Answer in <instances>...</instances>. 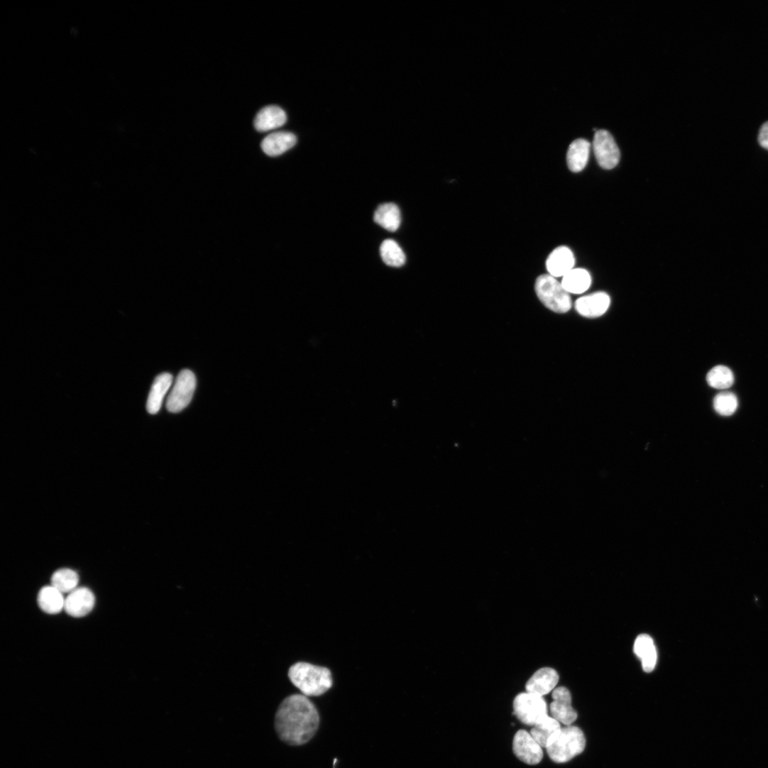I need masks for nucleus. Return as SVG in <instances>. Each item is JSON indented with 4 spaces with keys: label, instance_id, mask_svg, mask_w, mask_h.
<instances>
[{
    "label": "nucleus",
    "instance_id": "obj_1",
    "mask_svg": "<svg viewBox=\"0 0 768 768\" xmlns=\"http://www.w3.org/2000/svg\"><path fill=\"white\" fill-rule=\"evenodd\" d=\"M319 714L314 704L303 694H292L278 707L275 727L280 738L290 745L309 742L319 725Z\"/></svg>",
    "mask_w": 768,
    "mask_h": 768
},
{
    "label": "nucleus",
    "instance_id": "obj_2",
    "mask_svg": "<svg viewBox=\"0 0 768 768\" xmlns=\"http://www.w3.org/2000/svg\"><path fill=\"white\" fill-rule=\"evenodd\" d=\"M288 677L292 684L306 696H318L331 689V673L326 667L307 662H297L290 666Z\"/></svg>",
    "mask_w": 768,
    "mask_h": 768
},
{
    "label": "nucleus",
    "instance_id": "obj_3",
    "mask_svg": "<svg viewBox=\"0 0 768 768\" xmlns=\"http://www.w3.org/2000/svg\"><path fill=\"white\" fill-rule=\"evenodd\" d=\"M586 742L583 732L576 726L569 725L561 728L546 749L551 759L564 763L582 753Z\"/></svg>",
    "mask_w": 768,
    "mask_h": 768
},
{
    "label": "nucleus",
    "instance_id": "obj_4",
    "mask_svg": "<svg viewBox=\"0 0 768 768\" xmlns=\"http://www.w3.org/2000/svg\"><path fill=\"white\" fill-rule=\"evenodd\" d=\"M535 290L540 301L550 310L566 313L572 307L570 294L561 282L549 274L540 275L536 281Z\"/></svg>",
    "mask_w": 768,
    "mask_h": 768
},
{
    "label": "nucleus",
    "instance_id": "obj_5",
    "mask_svg": "<svg viewBox=\"0 0 768 768\" xmlns=\"http://www.w3.org/2000/svg\"><path fill=\"white\" fill-rule=\"evenodd\" d=\"M513 708L517 718L527 725L534 726L549 715L544 697L527 691L515 697Z\"/></svg>",
    "mask_w": 768,
    "mask_h": 768
},
{
    "label": "nucleus",
    "instance_id": "obj_6",
    "mask_svg": "<svg viewBox=\"0 0 768 768\" xmlns=\"http://www.w3.org/2000/svg\"><path fill=\"white\" fill-rule=\"evenodd\" d=\"M197 386L194 373L189 370H182L178 375L175 385L168 398V412L176 414L183 411L192 402Z\"/></svg>",
    "mask_w": 768,
    "mask_h": 768
},
{
    "label": "nucleus",
    "instance_id": "obj_7",
    "mask_svg": "<svg viewBox=\"0 0 768 768\" xmlns=\"http://www.w3.org/2000/svg\"><path fill=\"white\" fill-rule=\"evenodd\" d=\"M593 148L599 165L605 170H612L619 163L620 153L612 135L607 131L596 132Z\"/></svg>",
    "mask_w": 768,
    "mask_h": 768
},
{
    "label": "nucleus",
    "instance_id": "obj_8",
    "mask_svg": "<svg viewBox=\"0 0 768 768\" xmlns=\"http://www.w3.org/2000/svg\"><path fill=\"white\" fill-rule=\"evenodd\" d=\"M513 751L517 758L530 765L539 764L544 757L542 747L531 733L525 730H520L515 734Z\"/></svg>",
    "mask_w": 768,
    "mask_h": 768
},
{
    "label": "nucleus",
    "instance_id": "obj_9",
    "mask_svg": "<svg viewBox=\"0 0 768 768\" xmlns=\"http://www.w3.org/2000/svg\"><path fill=\"white\" fill-rule=\"evenodd\" d=\"M552 698L554 701L550 704L552 717L560 723L571 725L576 720L578 713L572 706L569 690L564 686L558 687L553 691Z\"/></svg>",
    "mask_w": 768,
    "mask_h": 768
},
{
    "label": "nucleus",
    "instance_id": "obj_10",
    "mask_svg": "<svg viewBox=\"0 0 768 768\" xmlns=\"http://www.w3.org/2000/svg\"><path fill=\"white\" fill-rule=\"evenodd\" d=\"M610 305V296L604 292H597L578 298L576 301L575 308L581 315L595 318L603 315Z\"/></svg>",
    "mask_w": 768,
    "mask_h": 768
},
{
    "label": "nucleus",
    "instance_id": "obj_11",
    "mask_svg": "<svg viewBox=\"0 0 768 768\" xmlns=\"http://www.w3.org/2000/svg\"><path fill=\"white\" fill-rule=\"evenodd\" d=\"M95 605V596L87 588H77L65 599V610L75 618H82L92 612Z\"/></svg>",
    "mask_w": 768,
    "mask_h": 768
},
{
    "label": "nucleus",
    "instance_id": "obj_12",
    "mask_svg": "<svg viewBox=\"0 0 768 768\" xmlns=\"http://www.w3.org/2000/svg\"><path fill=\"white\" fill-rule=\"evenodd\" d=\"M559 681L557 671L551 667L537 670L526 684L527 692L544 696L554 691Z\"/></svg>",
    "mask_w": 768,
    "mask_h": 768
},
{
    "label": "nucleus",
    "instance_id": "obj_13",
    "mask_svg": "<svg viewBox=\"0 0 768 768\" xmlns=\"http://www.w3.org/2000/svg\"><path fill=\"white\" fill-rule=\"evenodd\" d=\"M546 265L550 275L554 278H563L574 268L575 258L570 248L566 246H559L549 256Z\"/></svg>",
    "mask_w": 768,
    "mask_h": 768
},
{
    "label": "nucleus",
    "instance_id": "obj_14",
    "mask_svg": "<svg viewBox=\"0 0 768 768\" xmlns=\"http://www.w3.org/2000/svg\"><path fill=\"white\" fill-rule=\"evenodd\" d=\"M172 381L173 375L169 373H161L155 378L147 402V411L150 415H155L159 412Z\"/></svg>",
    "mask_w": 768,
    "mask_h": 768
},
{
    "label": "nucleus",
    "instance_id": "obj_15",
    "mask_svg": "<svg viewBox=\"0 0 768 768\" xmlns=\"http://www.w3.org/2000/svg\"><path fill=\"white\" fill-rule=\"evenodd\" d=\"M297 143L296 136L290 132H276L270 134L261 143L263 151L268 156H279L292 148Z\"/></svg>",
    "mask_w": 768,
    "mask_h": 768
},
{
    "label": "nucleus",
    "instance_id": "obj_16",
    "mask_svg": "<svg viewBox=\"0 0 768 768\" xmlns=\"http://www.w3.org/2000/svg\"><path fill=\"white\" fill-rule=\"evenodd\" d=\"M286 121V114L281 108L270 106L258 112L254 120V126L259 132H268L282 127Z\"/></svg>",
    "mask_w": 768,
    "mask_h": 768
},
{
    "label": "nucleus",
    "instance_id": "obj_17",
    "mask_svg": "<svg viewBox=\"0 0 768 768\" xmlns=\"http://www.w3.org/2000/svg\"><path fill=\"white\" fill-rule=\"evenodd\" d=\"M634 652L641 659L645 672H652L656 666L657 654L653 639L648 635H639L634 644Z\"/></svg>",
    "mask_w": 768,
    "mask_h": 768
},
{
    "label": "nucleus",
    "instance_id": "obj_18",
    "mask_svg": "<svg viewBox=\"0 0 768 768\" xmlns=\"http://www.w3.org/2000/svg\"><path fill=\"white\" fill-rule=\"evenodd\" d=\"M591 150V143L585 139H577L569 148L567 164L573 172H581L587 165Z\"/></svg>",
    "mask_w": 768,
    "mask_h": 768
},
{
    "label": "nucleus",
    "instance_id": "obj_19",
    "mask_svg": "<svg viewBox=\"0 0 768 768\" xmlns=\"http://www.w3.org/2000/svg\"><path fill=\"white\" fill-rule=\"evenodd\" d=\"M373 219L376 224L391 232L397 231L402 222L400 209L393 203L380 205L375 212Z\"/></svg>",
    "mask_w": 768,
    "mask_h": 768
},
{
    "label": "nucleus",
    "instance_id": "obj_20",
    "mask_svg": "<svg viewBox=\"0 0 768 768\" xmlns=\"http://www.w3.org/2000/svg\"><path fill=\"white\" fill-rule=\"evenodd\" d=\"M561 728L557 720L548 715L534 725L530 733L542 747L547 748Z\"/></svg>",
    "mask_w": 768,
    "mask_h": 768
},
{
    "label": "nucleus",
    "instance_id": "obj_21",
    "mask_svg": "<svg viewBox=\"0 0 768 768\" xmlns=\"http://www.w3.org/2000/svg\"><path fill=\"white\" fill-rule=\"evenodd\" d=\"M591 276L585 269L574 268L562 279L561 284L569 294H582L591 285Z\"/></svg>",
    "mask_w": 768,
    "mask_h": 768
},
{
    "label": "nucleus",
    "instance_id": "obj_22",
    "mask_svg": "<svg viewBox=\"0 0 768 768\" xmlns=\"http://www.w3.org/2000/svg\"><path fill=\"white\" fill-rule=\"evenodd\" d=\"M38 600L40 608L48 614H57L65 609V599L63 593L53 586L43 588Z\"/></svg>",
    "mask_w": 768,
    "mask_h": 768
},
{
    "label": "nucleus",
    "instance_id": "obj_23",
    "mask_svg": "<svg viewBox=\"0 0 768 768\" xmlns=\"http://www.w3.org/2000/svg\"><path fill=\"white\" fill-rule=\"evenodd\" d=\"M382 260L392 267H401L405 264L406 256L400 245L393 239L384 241L380 247Z\"/></svg>",
    "mask_w": 768,
    "mask_h": 768
},
{
    "label": "nucleus",
    "instance_id": "obj_24",
    "mask_svg": "<svg viewBox=\"0 0 768 768\" xmlns=\"http://www.w3.org/2000/svg\"><path fill=\"white\" fill-rule=\"evenodd\" d=\"M706 380L708 385L716 390L730 388L734 383V375L727 366L719 365L708 373Z\"/></svg>",
    "mask_w": 768,
    "mask_h": 768
},
{
    "label": "nucleus",
    "instance_id": "obj_25",
    "mask_svg": "<svg viewBox=\"0 0 768 768\" xmlns=\"http://www.w3.org/2000/svg\"><path fill=\"white\" fill-rule=\"evenodd\" d=\"M79 578L77 572L72 569H64L57 571L52 577V586L62 593H72L79 584Z\"/></svg>",
    "mask_w": 768,
    "mask_h": 768
},
{
    "label": "nucleus",
    "instance_id": "obj_26",
    "mask_svg": "<svg viewBox=\"0 0 768 768\" xmlns=\"http://www.w3.org/2000/svg\"><path fill=\"white\" fill-rule=\"evenodd\" d=\"M737 406V397L732 393H721L717 395L713 400L714 410L721 416L728 417L733 415L736 412Z\"/></svg>",
    "mask_w": 768,
    "mask_h": 768
},
{
    "label": "nucleus",
    "instance_id": "obj_27",
    "mask_svg": "<svg viewBox=\"0 0 768 768\" xmlns=\"http://www.w3.org/2000/svg\"><path fill=\"white\" fill-rule=\"evenodd\" d=\"M758 142L762 148L768 150V121L764 124L759 130Z\"/></svg>",
    "mask_w": 768,
    "mask_h": 768
}]
</instances>
